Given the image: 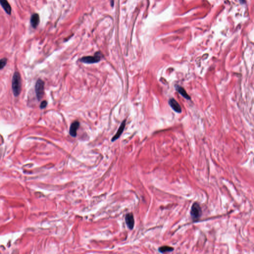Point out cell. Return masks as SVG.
<instances>
[{
    "instance_id": "cell-3",
    "label": "cell",
    "mask_w": 254,
    "mask_h": 254,
    "mask_svg": "<svg viewBox=\"0 0 254 254\" xmlns=\"http://www.w3.org/2000/svg\"><path fill=\"white\" fill-rule=\"evenodd\" d=\"M101 57L102 54L99 52H97L93 56H86L82 57L81 59V61L86 64H94L99 62L101 59Z\"/></svg>"
},
{
    "instance_id": "cell-8",
    "label": "cell",
    "mask_w": 254,
    "mask_h": 254,
    "mask_svg": "<svg viewBox=\"0 0 254 254\" xmlns=\"http://www.w3.org/2000/svg\"><path fill=\"white\" fill-rule=\"evenodd\" d=\"M126 120H124V121L122 122V123L121 124V125H120V127L119 128L118 131L117 132L116 134H115V135L114 136L112 137L111 140L112 142L115 141L121 136L122 134L123 133V132L124 131L125 126H126Z\"/></svg>"
},
{
    "instance_id": "cell-7",
    "label": "cell",
    "mask_w": 254,
    "mask_h": 254,
    "mask_svg": "<svg viewBox=\"0 0 254 254\" xmlns=\"http://www.w3.org/2000/svg\"><path fill=\"white\" fill-rule=\"evenodd\" d=\"M80 123L78 121H75L71 124L69 133L70 135L73 137H75L77 135V130L80 127Z\"/></svg>"
},
{
    "instance_id": "cell-11",
    "label": "cell",
    "mask_w": 254,
    "mask_h": 254,
    "mask_svg": "<svg viewBox=\"0 0 254 254\" xmlns=\"http://www.w3.org/2000/svg\"><path fill=\"white\" fill-rule=\"evenodd\" d=\"M175 87L176 91L178 93H180V94L184 98H185V99H187V100H190L191 99L190 96L188 94V93H187L185 89L183 87H181L180 86H176Z\"/></svg>"
},
{
    "instance_id": "cell-14",
    "label": "cell",
    "mask_w": 254,
    "mask_h": 254,
    "mask_svg": "<svg viewBox=\"0 0 254 254\" xmlns=\"http://www.w3.org/2000/svg\"><path fill=\"white\" fill-rule=\"evenodd\" d=\"M47 102L46 101H42L41 103V104H40V108L41 109H44L45 108L46 106H47Z\"/></svg>"
},
{
    "instance_id": "cell-4",
    "label": "cell",
    "mask_w": 254,
    "mask_h": 254,
    "mask_svg": "<svg viewBox=\"0 0 254 254\" xmlns=\"http://www.w3.org/2000/svg\"><path fill=\"white\" fill-rule=\"evenodd\" d=\"M35 92L37 99L40 101L42 98L44 93V82L41 79H38L36 83Z\"/></svg>"
},
{
    "instance_id": "cell-2",
    "label": "cell",
    "mask_w": 254,
    "mask_h": 254,
    "mask_svg": "<svg viewBox=\"0 0 254 254\" xmlns=\"http://www.w3.org/2000/svg\"><path fill=\"white\" fill-rule=\"evenodd\" d=\"M191 216L194 221H198L202 215V210L199 204L195 202L193 204L190 211Z\"/></svg>"
},
{
    "instance_id": "cell-9",
    "label": "cell",
    "mask_w": 254,
    "mask_h": 254,
    "mask_svg": "<svg viewBox=\"0 0 254 254\" xmlns=\"http://www.w3.org/2000/svg\"><path fill=\"white\" fill-rule=\"evenodd\" d=\"M40 22V18L38 13H34L31 16L30 18V23L33 28H35L37 27Z\"/></svg>"
},
{
    "instance_id": "cell-6",
    "label": "cell",
    "mask_w": 254,
    "mask_h": 254,
    "mask_svg": "<svg viewBox=\"0 0 254 254\" xmlns=\"http://www.w3.org/2000/svg\"><path fill=\"white\" fill-rule=\"evenodd\" d=\"M125 221L128 227L130 230H132L134 228L135 225V219L134 215L132 213H128L125 217Z\"/></svg>"
},
{
    "instance_id": "cell-1",
    "label": "cell",
    "mask_w": 254,
    "mask_h": 254,
    "mask_svg": "<svg viewBox=\"0 0 254 254\" xmlns=\"http://www.w3.org/2000/svg\"><path fill=\"white\" fill-rule=\"evenodd\" d=\"M12 87V92L14 96H18L21 92V80L19 72H15L13 75Z\"/></svg>"
},
{
    "instance_id": "cell-13",
    "label": "cell",
    "mask_w": 254,
    "mask_h": 254,
    "mask_svg": "<svg viewBox=\"0 0 254 254\" xmlns=\"http://www.w3.org/2000/svg\"><path fill=\"white\" fill-rule=\"evenodd\" d=\"M7 63V59L6 58H3L0 59V70L4 68L6 65Z\"/></svg>"
},
{
    "instance_id": "cell-10",
    "label": "cell",
    "mask_w": 254,
    "mask_h": 254,
    "mask_svg": "<svg viewBox=\"0 0 254 254\" xmlns=\"http://www.w3.org/2000/svg\"><path fill=\"white\" fill-rule=\"evenodd\" d=\"M0 5L7 14H11L12 8L7 0H0Z\"/></svg>"
},
{
    "instance_id": "cell-12",
    "label": "cell",
    "mask_w": 254,
    "mask_h": 254,
    "mask_svg": "<svg viewBox=\"0 0 254 254\" xmlns=\"http://www.w3.org/2000/svg\"><path fill=\"white\" fill-rule=\"evenodd\" d=\"M173 250V248L171 247H169L168 246H163L159 247L158 249V251L161 253H165L166 252H172Z\"/></svg>"
},
{
    "instance_id": "cell-5",
    "label": "cell",
    "mask_w": 254,
    "mask_h": 254,
    "mask_svg": "<svg viewBox=\"0 0 254 254\" xmlns=\"http://www.w3.org/2000/svg\"><path fill=\"white\" fill-rule=\"evenodd\" d=\"M168 103L174 111L178 113H181L182 112V108L181 106L179 103L173 98H170L169 100Z\"/></svg>"
}]
</instances>
